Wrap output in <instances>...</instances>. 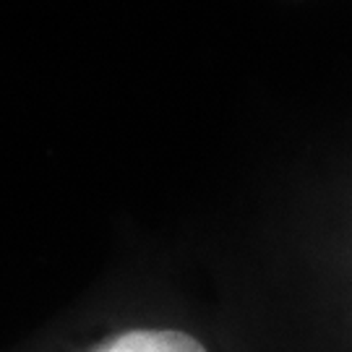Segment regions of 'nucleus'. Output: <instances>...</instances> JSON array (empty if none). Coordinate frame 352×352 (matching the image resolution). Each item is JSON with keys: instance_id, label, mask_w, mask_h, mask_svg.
I'll list each match as a JSON object with an SVG mask.
<instances>
[{"instance_id": "1", "label": "nucleus", "mask_w": 352, "mask_h": 352, "mask_svg": "<svg viewBox=\"0 0 352 352\" xmlns=\"http://www.w3.org/2000/svg\"><path fill=\"white\" fill-rule=\"evenodd\" d=\"M94 352H206L199 340L173 329H136L113 337Z\"/></svg>"}]
</instances>
